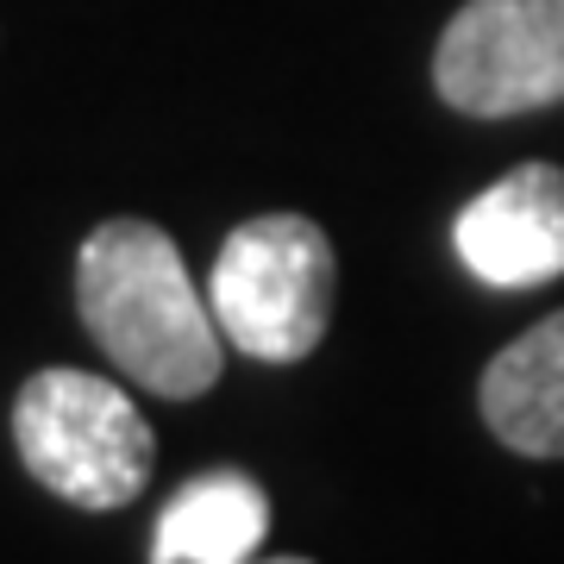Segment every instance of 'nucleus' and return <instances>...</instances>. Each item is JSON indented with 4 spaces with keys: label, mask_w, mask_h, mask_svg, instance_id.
I'll return each mask as SVG.
<instances>
[{
    "label": "nucleus",
    "mask_w": 564,
    "mask_h": 564,
    "mask_svg": "<svg viewBox=\"0 0 564 564\" xmlns=\"http://www.w3.org/2000/svg\"><path fill=\"white\" fill-rule=\"evenodd\" d=\"M76 307L107 358L163 402H195L220 383L226 333L163 226H95L76 251Z\"/></svg>",
    "instance_id": "f257e3e1"
},
{
    "label": "nucleus",
    "mask_w": 564,
    "mask_h": 564,
    "mask_svg": "<svg viewBox=\"0 0 564 564\" xmlns=\"http://www.w3.org/2000/svg\"><path fill=\"white\" fill-rule=\"evenodd\" d=\"M270 540V496L245 470H202L163 502L151 564H251Z\"/></svg>",
    "instance_id": "0eeeda50"
},
{
    "label": "nucleus",
    "mask_w": 564,
    "mask_h": 564,
    "mask_svg": "<svg viewBox=\"0 0 564 564\" xmlns=\"http://www.w3.org/2000/svg\"><path fill=\"white\" fill-rule=\"evenodd\" d=\"M464 270L489 289H540L564 276V170L521 163L484 195H470L452 226Z\"/></svg>",
    "instance_id": "39448f33"
},
{
    "label": "nucleus",
    "mask_w": 564,
    "mask_h": 564,
    "mask_svg": "<svg viewBox=\"0 0 564 564\" xmlns=\"http://www.w3.org/2000/svg\"><path fill=\"white\" fill-rule=\"evenodd\" d=\"M477 408L508 452L564 458V307L489 358Z\"/></svg>",
    "instance_id": "423d86ee"
},
{
    "label": "nucleus",
    "mask_w": 564,
    "mask_h": 564,
    "mask_svg": "<svg viewBox=\"0 0 564 564\" xmlns=\"http://www.w3.org/2000/svg\"><path fill=\"white\" fill-rule=\"evenodd\" d=\"M251 564H314V558H251Z\"/></svg>",
    "instance_id": "6e6552de"
},
{
    "label": "nucleus",
    "mask_w": 564,
    "mask_h": 564,
    "mask_svg": "<svg viewBox=\"0 0 564 564\" xmlns=\"http://www.w3.org/2000/svg\"><path fill=\"white\" fill-rule=\"evenodd\" d=\"M339 263L307 214H258L226 232L207 302L226 345L263 364H302L333 326Z\"/></svg>",
    "instance_id": "f03ea898"
},
{
    "label": "nucleus",
    "mask_w": 564,
    "mask_h": 564,
    "mask_svg": "<svg viewBox=\"0 0 564 564\" xmlns=\"http://www.w3.org/2000/svg\"><path fill=\"white\" fill-rule=\"evenodd\" d=\"M13 445L25 470L76 508H126L158 464L132 395L88 370H39L13 402Z\"/></svg>",
    "instance_id": "7ed1b4c3"
},
{
    "label": "nucleus",
    "mask_w": 564,
    "mask_h": 564,
    "mask_svg": "<svg viewBox=\"0 0 564 564\" xmlns=\"http://www.w3.org/2000/svg\"><path fill=\"white\" fill-rule=\"evenodd\" d=\"M452 113L508 120L564 101V0H464L433 51Z\"/></svg>",
    "instance_id": "20e7f679"
}]
</instances>
